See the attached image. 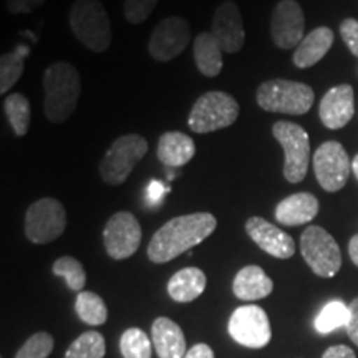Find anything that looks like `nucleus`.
<instances>
[{"label": "nucleus", "mask_w": 358, "mask_h": 358, "mask_svg": "<svg viewBox=\"0 0 358 358\" xmlns=\"http://www.w3.org/2000/svg\"><path fill=\"white\" fill-rule=\"evenodd\" d=\"M313 171L320 187L337 192L347 185L352 173V161L338 141H325L313 153Z\"/></svg>", "instance_id": "nucleus-10"}, {"label": "nucleus", "mask_w": 358, "mask_h": 358, "mask_svg": "<svg viewBox=\"0 0 358 358\" xmlns=\"http://www.w3.org/2000/svg\"><path fill=\"white\" fill-rule=\"evenodd\" d=\"M185 358H214V352L208 343H196L186 352Z\"/></svg>", "instance_id": "nucleus-38"}, {"label": "nucleus", "mask_w": 358, "mask_h": 358, "mask_svg": "<svg viewBox=\"0 0 358 358\" xmlns=\"http://www.w3.org/2000/svg\"><path fill=\"white\" fill-rule=\"evenodd\" d=\"M75 312L80 317V320L87 325L100 327L108 320V308L100 295L95 292H78L77 301H75Z\"/></svg>", "instance_id": "nucleus-25"}, {"label": "nucleus", "mask_w": 358, "mask_h": 358, "mask_svg": "<svg viewBox=\"0 0 358 358\" xmlns=\"http://www.w3.org/2000/svg\"><path fill=\"white\" fill-rule=\"evenodd\" d=\"M3 110H6L15 136H25L29 133L30 120H32V108H30L29 98L22 93H10L3 101Z\"/></svg>", "instance_id": "nucleus-26"}, {"label": "nucleus", "mask_w": 358, "mask_h": 358, "mask_svg": "<svg viewBox=\"0 0 358 358\" xmlns=\"http://www.w3.org/2000/svg\"><path fill=\"white\" fill-rule=\"evenodd\" d=\"M348 254H350L352 262L358 267V234H355L348 243Z\"/></svg>", "instance_id": "nucleus-40"}, {"label": "nucleus", "mask_w": 358, "mask_h": 358, "mask_svg": "<svg viewBox=\"0 0 358 358\" xmlns=\"http://www.w3.org/2000/svg\"><path fill=\"white\" fill-rule=\"evenodd\" d=\"M71 32L88 50L103 53L113 42L111 20L100 0H75L69 12Z\"/></svg>", "instance_id": "nucleus-3"}, {"label": "nucleus", "mask_w": 358, "mask_h": 358, "mask_svg": "<svg viewBox=\"0 0 358 358\" xmlns=\"http://www.w3.org/2000/svg\"><path fill=\"white\" fill-rule=\"evenodd\" d=\"M217 219L211 213H192L173 217L159 227L148 245V259L166 264L208 239L216 231Z\"/></svg>", "instance_id": "nucleus-1"}, {"label": "nucleus", "mask_w": 358, "mask_h": 358, "mask_svg": "<svg viewBox=\"0 0 358 358\" xmlns=\"http://www.w3.org/2000/svg\"><path fill=\"white\" fill-rule=\"evenodd\" d=\"M146 192H148V198L153 199V203H156V201L163 198L164 186L161 185V182L156 181V179H153V181H151V185L148 186V191Z\"/></svg>", "instance_id": "nucleus-39"}, {"label": "nucleus", "mask_w": 358, "mask_h": 358, "mask_svg": "<svg viewBox=\"0 0 358 358\" xmlns=\"http://www.w3.org/2000/svg\"><path fill=\"white\" fill-rule=\"evenodd\" d=\"M159 0H124L123 15L129 24H143L158 6Z\"/></svg>", "instance_id": "nucleus-33"}, {"label": "nucleus", "mask_w": 358, "mask_h": 358, "mask_svg": "<svg viewBox=\"0 0 358 358\" xmlns=\"http://www.w3.org/2000/svg\"><path fill=\"white\" fill-rule=\"evenodd\" d=\"M29 55V48L17 47V50L3 53L0 58V93L6 95L24 73V58Z\"/></svg>", "instance_id": "nucleus-27"}, {"label": "nucleus", "mask_w": 358, "mask_h": 358, "mask_svg": "<svg viewBox=\"0 0 358 358\" xmlns=\"http://www.w3.org/2000/svg\"><path fill=\"white\" fill-rule=\"evenodd\" d=\"M141 226L138 219L128 211L113 214L103 229V244L106 254L115 261L131 257L141 244Z\"/></svg>", "instance_id": "nucleus-13"}, {"label": "nucleus", "mask_w": 358, "mask_h": 358, "mask_svg": "<svg viewBox=\"0 0 358 358\" xmlns=\"http://www.w3.org/2000/svg\"><path fill=\"white\" fill-rule=\"evenodd\" d=\"M196 66L204 77L214 78L222 71V48L211 32H201L192 43Z\"/></svg>", "instance_id": "nucleus-24"}, {"label": "nucleus", "mask_w": 358, "mask_h": 358, "mask_svg": "<svg viewBox=\"0 0 358 358\" xmlns=\"http://www.w3.org/2000/svg\"><path fill=\"white\" fill-rule=\"evenodd\" d=\"M106 353L105 337L100 332H85L65 352V358H103Z\"/></svg>", "instance_id": "nucleus-29"}, {"label": "nucleus", "mask_w": 358, "mask_h": 358, "mask_svg": "<svg viewBox=\"0 0 358 358\" xmlns=\"http://www.w3.org/2000/svg\"><path fill=\"white\" fill-rule=\"evenodd\" d=\"M301 252L313 274L324 279L338 274L342 267V252L337 241L320 226H308L302 232Z\"/></svg>", "instance_id": "nucleus-8"}, {"label": "nucleus", "mask_w": 358, "mask_h": 358, "mask_svg": "<svg viewBox=\"0 0 358 358\" xmlns=\"http://www.w3.org/2000/svg\"><path fill=\"white\" fill-rule=\"evenodd\" d=\"M245 231L250 239L268 256L275 259H290L295 254V243L292 237L264 217H249L245 221Z\"/></svg>", "instance_id": "nucleus-16"}, {"label": "nucleus", "mask_w": 358, "mask_h": 358, "mask_svg": "<svg viewBox=\"0 0 358 358\" xmlns=\"http://www.w3.org/2000/svg\"><path fill=\"white\" fill-rule=\"evenodd\" d=\"M65 206L55 198H42L25 213V236L34 244H48L65 232Z\"/></svg>", "instance_id": "nucleus-9"}, {"label": "nucleus", "mask_w": 358, "mask_h": 358, "mask_svg": "<svg viewBox=\"0 0 358 358\" xmlns=\"http://www.w3.org/2000/svg\"><path fill=\"white\" fill-rule=\"evenodd\" d=\"M120 350L123 358H151V340L145 330L133 327L123 332Z\"/></svg>", "instance_id": "nucleus-31"}, {"label": "nucleus", "mask_w": 358, "mask_h": 358, "mask_svg": "<svg viewBox=\"0 0 358 358\" xmlns=\"http://www.w3.org/2000/svg\"><path fill=\"white\" fill-rule=\"evenodd\" d=\"M319 214V199L310 192H295L282 199L275 208V219L284 226H301Z\"/></svg>", "instance_id": "nucleus-18"}, {"label": "nucleus", "mask_w": 358, "mask_h": 358, "mask_svg": "<svg viewBox=\"0 0 358 358\" xmlns=\"http://www.w3.org/2000/svg\"><path fill=\"white\" fill-rule=\"evenodd\" d=\"M47 0H6L7 10L13 15H20V13H30L42 7Z\"/></svg>", "instance_id": "nucleus-35"}, {"label": "nucleus", "mask_w": 358, "mask_h": 358, "mask_svg": "<svg viewBox=\"0 0 358 358\" xmlns=\"http://www.w3.org/2000/svg\"><path fill=\"white\" fill-rule=\"evenodd\" d=\"M191 42V25L182 17L173 15L161 20L148 40V52L153 60L166 64L181 55Z\"/></svg>", "instance_id": "nucleus-11"}, {"label": "nucleus", "mask_w": 358, "mask_h": 358, "mask_svg": "<svg viewBox=\"0 0 358 358\" xmlns=\"http://www.w3.org/2000/svg\"><path fill=\"white\" fill-rule=\"evenodd\" d=\"M355 115V95L352 85H337L322 98L319 106L320 122L329 129L345 128Z\"/></svg>", "instance_id": "nucleus-17"}, {"label": "nucleus", "mask_w": 358, "mask_h": 358, "mask_svg": "<svg viewBox=\"0 0 358 358\" xmlns=\"http://www.w3.org/2000/svg\"><path fill=\"white\" fill-rule=\"evenodd\" d=\"M340 35L353 55L358 57V20L345 19L340 24Z\"/></svg>", "instance_id": "nucleus-34"}, {"label": "nucleus", "mask_w": 358, "mask_h": 358, "mask_svg": "<svg viewBox=\"0 0 358 358\" xmlns=\"http://www.w3.org/2000/svg\"><path fill=\"white\" fill-rule=\"evenodd\" d=\"M272 134L284 150V178L292 185L302 182L310 164V140L301 124L275 122Z\"/></svg>", "instance_id": "nucleus-7"}, {"label": "nucleus", "mask_w": 358, "mask_h": 358, "mask_svg": "<svg viewBox=\"0 0 358 358\" xmlns=\"http://www.w3.org/2000/svg\"><path fill=\"white\" fill-rule=\"evenodd\" d=\"M303 30H306V17L299 2L280 0L271 17V35L275 47L280 50L297 48L303 40Z\"/></svg>", "instance_id": "nucleus-14"}, {"label": "nucleus", "mask_w": 358, "mask_h": 358, "mask_svg": "<svg viewBox=\"0 0 358 358\" xmlns=\"http://www.w3.org/2000/svg\"><path fill=\"white\" fill-rule=\"evenodd\" d=\"M352 171H353V174H355L357 179H358V155L352 161Z\"/></svg>", "instance_id": "nucleus-41"}, {"label": "nucleus", "mask_w": 358, "mask_h": 358, "mask_svg": "<svg viewBox=\"0 0 358 358\" xmlns=\"http://www.w3.org/2000/svg\"><path fill=\"white\" fill-rule=\"evenodd\" d=\"M151 337L159 358H185L186 338L176 322L168 317H158L151 327Z\"/></svg>", "instance_id": "nucleus-19"}, {"label": "nucleus", "mask_w": 358, "mask_h": 358, "mask_svg": "<svg viewBox=\"0 0 358 358\" xmlns=\"http://www.w3.org/2000/svg\"><path fill=\"white\" fill-rule=\"evenodd\" d=\"M350 319H348V324H347V334L348 337L355 345L358 347V297H355L352 301L350 306Z\"/></svg>", "instance_id": "nucleus-36"}, {"label": "nucleus", "mask_w": 358, "mask_h": 358, "mask_svg": "<svg viewBox=\"0 0 358 358\" xmlns=\"http://www.w3.org/2000/svg\"><path fill=\"white\" fill-rule=\"evenodd\" d=\"M229 335L234 342L248 348H264L271 342L272 329L266 310L259 306H241L232 312Z\"/></svg>", "instance_id": "nucleus-12"}, {"label": "nucleus", "mask_w": 358, "mask_h": 358, "mask_svg": "<svg viewBox=\"0 0 358 358\" xmlns=\"http://www.w3.org/2000/svg\"><path fill=\"white\" fill-rule=\"evenodd\" d=\"M211 34L221 45L222 52L231 53V55L241 52L245 42V30L243 13L236 2L226 0V2L219 3L213 15Z\"/></svg>", "instance_id": "nucleus-15"}, {"label": "nucleus", "mask_w": 358, "mask_h": 358, "mask_svg": "<svg viewBox=\"0 0 358 358\" xmlns=\"http://www.w3.org/2000/svg\"><path fill=\"white\" fill-rule=\"evenodd\" d=\"M256 100L262 110L271 113L301 116L312 108L315 93L306 83L275 78L259 85Z\"/></svg>", "instance_id": "nucleus-4"}, {"label": "nucleus", "mask_w": 358, "mask_h": 358, "mask_svg": "<svg viewBox=\"0 0 358 358\" xmlns=\"http://www.w3.org/2000/svg\"><path fill=\"white\" fill-rule=\"evenodd\" d=\"M148 153V141L141 134H123L111 143L100 163V176L106 185L120 186Z\"/></svg>", "instance_id": "nucleus-6"}, {"label": "nucleus", "mask_w": 358, "mask_h": 358, "mask_svg": "<svg viewBox=\"0 0 358 358\" xmlns=\"http://www.w3.org/2000/svg\"><path fill=\"white\" fill-rule=\"evenodd\" d=\"M322 358H357L355 352L347 345H334L327 348Z\"/></svg>", "instance_id": "nucleus-37"}, {"label": "nucleus", "mask_w": 358, "mask_h": 358, "mask_svg": "<svg viewBox=\"0 0 358 358\" xmlns=\"http://www.w3.org/2000/svg\"><path fill=\"white\" fill-rule=\"evenodd\" d=\"M241 106L229 93L213 90L201 95L192 105L187 124L194 133L206 134L229 128L239 118Z\"/></svg>", "instance_id": "nucleus-5"}, {"label": "nucleus", "mask_w": 358, "mask_h": 358, "mask_svg": "<svg viewBox=\"0 0 358 358\" xmlns=\"http://www.w3.org/2000/svg\"><path fill=\"white\" fill-rule=\"evenodd\" d=\"M334 30L329 27H317L303 40L294 52V65L297 69H310L317 65L329 53L334 45Z\"/></svg>", "instance_id": "nucleus-22"}, {"label": "nucleus", "mask_w": 358, "mask_h": 358, "mask_svg": "<svg viewBox=\"0 0 358 358\" xmlns=\"http://www.w3.org/2000/svg\"><path fill=\"white\" fill-rule=\"evenodd\" d=\"M350 319V307L342 301H332L322 308L315 319V330L322 335L332 334L337 329L347 327Z\"/></svg>", "instance_id": "nucleus-28"}, {"label": "nucleus", "mask_w": 358, "mask_h": 358, "mask_svg": "<svg viewBox=\"0 0 358 358\" xmlns=\"http://www.w3.org/2000/svg\"><path fill=\"white\" fill-rule=\"evenodd\" d=\"M43 111L50 123L66 122L78 105L82 78L77 66L69 62H55L43 73Z\"/></svg>", "instance_id": "nucleus-2"}, {"label": "nucleus", "mask_w": 358, "mask_h": 358, "mask_svg": "<svg viewBox=\"0 0 358 358\" xmlns=\"http://www.w3.org/2000/svg\"><path fill=\"white\" fill-rule=\"evenodd\" d=\"M53 274L57 277H64L66 285L73 292H83L85 284H87V272L78 259L71 256H64L57 259L52 266Z\"/></svg>", "instance_id": "nucleus-30"}, {"label": "nucleus", "mask_w": 358, "mask_h": 358, "mask_svg": "<svg viewBox=\"0 0 358 358\" xmlns=\"http://www.w3.org/2000/svg\"><path fill=\"white\" fill-rule=\"evenodd\" d=\"M53 345L55 340L50 334L37 332L20 347L15 358H47L53 352Z\"/></svg>", "instance_id": "nucleus-32"}, {"label": "nucleus", "mask_w": 358, "mask_h": 358, "mask_svg": "<svg viewBox=\"0 0 358 358\" xmlns=\"http://www.w3.org/2000/svg\"><path fill=\"white\" fill-rule=\"evenodd\" d=\"M156 155L164 166L181 168L194 158L196 145L192 138L185 133L166 131L159 136Z\"/></svg>", "instance_id": "nucleus-21"}, {"label": "nucleus", "mask_w": 358, "mask_h": 358, "mask_svg": "<svg viewBox=\"0 0 358 358\" xmlns=\"http://www.w3.org/2000/svg\"><path fill=\"white\" fill-rule=\"evenodd\" d=\"M208 285V277L198 267H185L168 282V294L174 302L187 303L196 301Z\"/></svg>", "instance_id": "nucleus-23"}, {"label": "nucleus", "mask_w": 358, "mask_h": 358, "mask_svg": "<svg viewBox=\"0 0 358 358\" xmlns=\"http://www.w3.org/2000/svg\"><path fill=\"white\" fill-rule=\"evenodd\" d=\"M274 290V282L259 266H245L237 272L232 282V292L241 301H261Z\"/></svg>", "instance_id": "nucleus-20"}]
</instances>
